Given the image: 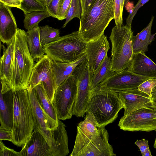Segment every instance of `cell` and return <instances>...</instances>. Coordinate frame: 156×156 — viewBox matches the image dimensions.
<instances>
[{
  "mask_svg": "<svg viewBox=\"0 0 156 156\" xmlns=\"http://www.w3.org/2000/svg\"><path fill=\"white\" fill-rule=\"evenodd\" d=\"M22 1V0H0V2L10 7H15L20 9Z\"/></svg>",
  "mask_w": 156,
  "mask_h": 156,
  "instance_id": "60d3db41",
  "label": "cell"
},
{
  "mask_svg": "<svg viewBox=\"0 0 156 156\" xmlns=\"http://www.w3.org/2000/svg\"><path fill=\"white\" fill-rule=\"evenodd\" d=\"M26 33L28 47L31 55L34 60L41 58L45 53L40 42L39 27L27 30Z\"/></svg>",
  "mask_w": 156,
  "mask_h": 156,
  "instance_id": "d4e9b609",
  "label": "cell"
},
{
  "mask_svg": "<svg viewBox=\"0 0 156 156\" xmlns=\"http://www.w3.org/2000/svg\"><path fill=\"white\" fill-rule=\"evenodd\" d=\"M13 91L14 115L12 143L17 146L23 147L34 129L33 111L27 90Z\"/></svg>",
  "mask_w": 156,
  "mask_h": 156,
  "instance_id": "277c9868",
  "label": "cell"
},
{
  "mask_svg": "<svg viewBox=\"0 0 156 156\" xmlns=\"http://www.w3.org/2000/svg\"><path fill=\"white\" fill-rule=\"evenodd\" d=\"M36 98L38 102L44 111L51 118L58 121L56 112L55 108L51 101L44 89L42 83L35 87Z\"/></svg>",
  "mask_w": 156,
  "mask_h": 156,
  "instance_id": "484cf974",
  "label": "cell"
},
{
  "mask_svg": "<svg viewBox=\"0 0 156 156\" xmlns=\"http://www.w3.org/2000/svg\"><path fill=\"white\" fill-rule=\"evenodd\" d=\"M62 0H52L46 7L50 16L57 18L59 5Z\"/></svg>",
  "mask_w": 156,
  "mask_h": 156,
  "instance_id": "8d00e7d4",
  "label": "cell"
},
{
  "mask_svg": "<svg viewBox=\"0 0 156 156\" xmlns=\"http://www.w3.org/2000/svg\"><path fill=\"white\" fill-rule=\"evenodd\" d=\"M98 135L88 136L77 127L73 151L70 156H115L112 146L108 142L109 134L105 127H99Z\"/></svg>",
  "mask_w": 156,
  "mask_h": 156,
  "instance_id": "52a82bcc",
  "label": "cell"
},
{
  "mask_svg": "<svg viewBox=\"0 0 156 156\" xmlns=\"http://www.w3.org/2000/svg\"><path fill=\"white\" fill-rule=\"evenodd\" d=\"M156 86V78L147 80L140 84L138 89L151 97V92L153 88Z\"/></svg>",
  "mask_w": 156,
  "mask_h": 156,
  "instance_id": "d6a6232c",
  "label": "cell"
},
{
  "mask_svg": "<svg viewBox=\"0 0 156 156\" xmlns=\"http://www.w3.org/2000/svg\"><path fill=\"white\" fill-rule=\"evenodd\" d=\"M156 34V33H155L153 35V36L154 37V36Z\"/></svg>",
  "mask_w": 156,
  "mask_h": 156,
  "instance_id": "bcb514c9",
  "label": "cell"
},
{
  "mask_svg": "<svg viewBox=\"0 0 156 156\" xmlns=\"http://www.w3.org/2000/svg\"><path fill=\"white\" fill-rule=\"evenodd\" d=\"M131 27L116 26L112 29L109 39L112 43L111 69L117 73L127 69L133 56Z\"/></svg>",
  "mask_w": 156,
  "mask_h": 156,
  "instance_id": "5b68a950",
  "label": "cell"
},
{
  "mask_svg": "<svg viewBox=\"0 0 156 156\" xmlns=\"http://www.w3.org/2000/svg\"><path fill=\"white\" fill-rule=\"evenodd\" d=\"M96 1V0H80L82 9L81 17L90 10Z\"/></svg>",
  "mask_w": 156,
  "mask_h": 156,
  "instance_id": "f35d334b",
  "label": "cell"
},
{
  "mask_svg": "<svg viewBox=\"0 0 156 156\" xmlns=\"http://www.w3.org/2000/svg\"><path fill=\"white\" fill-rule=\"evenodd\" d=\"M39 27L40 42L43 46L57 40L60 37L58 29L53 28L48 25Z\"/></svg>",
  "mask_w": 156,
  "mask_h": 156,
  "instance_id": "f1b7e54d",
  "label": "cell"
},
{
  "mask_svg": "<svg viewBox=\"0 0 156 156\" xmlns=\"http://www.w3.org/2000/svg\"><path fill=\"white\" fill-rule=\"evenodd\" d=\"M86 58L85 54L73 62L64 63L52 61L56 88L64 80L71 76L76 67Z\"/></svg>",
  "mask_w": 156,
  "mask_h": 156,
  "instance_id": "7402d4cb",
  "label": "cell"
},
{
  "mask_svg": "<svg viewBox=\"0 0 156 156\" xmlns=\"http://www.w3.org/2000/svg\"><path fill=\"white\" fill-rule=\"evenodd\" d=\"M118 126L124 131H156V107L153 105L123 115Z\"/></svg>",
  "mask_w": 156,
  "mask_h": 156,
  "instance_id": "30bf717a",
  "label": "cell"
},
{
  "mask_svg": "<svg viewBox=\"0 0 156 156\" xmlns=\"http://www.w3.org/2000/svg\"><path fill=\"white\" fill-rule=\"evenodd\" d=\"M27 90L33 111L34 129L44 136L50 147L51 131L57 127L58 121L49 116L40 105L36 98L35 87Z\"/></svg>",
  "mask_w": 156,
  "mask_h": 156,
  "instance_id": "7c38bea8",
  "label": "cell"
},
{
  "mask_svg": "<svg viewBox=\"0 0 156 156\" xmlns=\"http://www.w3.org/2000/svg\"><path fill=\"white\" fill-rule=\"evenodd\" d=\"M15 37L9 89L14 91L27 89L34 65L28 48L26 32L17 28Z\"/></svg>",
  "mask_w": 156,
  "mask_h": 156,
  "instance_id": "7a4b0ae2",
  "label": "cell"
},
{
  "mask_svg": "<svg viewBox=\"0 0 156 156\" xmlns=\"http://www.w3.org/2000/svg\"><path fill=\"white\" fill-rule=\"evenodd\" d=\"M114 0H96L90 10L81 16L78 30L81 39L87 43L95 41L103 34L114 19Z\"/></svg>",
  "mask_w": 156,
  "mask_h": 156,
  "instance_id": "6da1fadb",
  "label": "cell"
},
{
  "mask_svg": "<svg viewBox=\"0 0 156 156\" xmlns=\"http://www.w3.org/2000/svg\"><path fill=\"white\" fill-rule=\"evenodd\" d=\"M116 72L111 69V59L107 55L94 73L90 75V91L95 89Z\"/></svg>",
  "mask_w": 156,
  "mask_h": 156,
  "instance_id": "cb8c5ba5",
  "label": "cell"
},
{
  "mask_svg": "<svg viewBox=\"0 0 156 156\" xmlns=\"http://www.w3.org/2000/svg\"><path fill=\"white\" fill-rule=\"evenodd\" d=\"M122 108L117 92L98 86L91 92L86 112L92 114L98 128L105 127L115 120Z\"/></svg>",
  "mask_w": 156,
  "mask_h": 156,
  "instance_id": "3957f363",
  "label": "cell"
},
{
  "mask_svg": "<svg viewBox=\"0 0 156 156\" xmlns=\"http://www.w3.org/2000/svg\"><path fill=\"white\" fill-rule=\"evenodd\" d=\"M77 92L76 82L71 76L56 88L52 103L58 119L65 120L72 118Z\"/></svg>",
  "mask_w": 156,
  "mask_h": 156,
  "instance_id": "9c48e42d",
  "label": "cell"
},
{
  "mask_svg": "<svg viewBox=\"0 0 156 156\" xmlns=\"http://www.w3.org/2000/svg\"><path fill=\"white\" fill-rule=\"evenodd\" d=\"M10 8L0 2V39L7 45L14 37L18 28Z\"/></svg>",
  "mask_w": 156,
  "mask_h": 156,
  "instance_id": "e0dca14e",
  "label": "cell"
},
{
  "mask_svg": "<svg viewBox=\"0 0 156 156\" xmlns=\"http://www.w3.org/2000/svg\"><path fill=\"white\" fill-rule=\"evenodd\" d=\"M0 156H20V152L9 148L5 145L0 140Z\"/></svg>",
  "mask_w": 156,
  "mask_h": 156,
  "instance_id": "74e56055",
  "label": "cell"
},
{
  "mask_svg": "<svg viewBox=\"0 0 156 156\" xmlns=\"http://www.w3.org/2000/svg\"><path fill=\"white\" fill-rule=\"evenodd\" d=\"M125 0H114V14L115 26L121 27L123 23V11Z\"/></svg>",
  "mask_w": 156,
  "mask_h": 156,
  "instance_id": "1f68e13d",
  "label": "cell"
},
{
  "mask_svg": "<svg viewBox=\"0 0 156 156\" xmlns=\"http://www.w3.org/2000/svg\"><path fill=\"white\" fill-rule=\"evenodd\" d=\"M127 69L138 75L156 77V64L144 52L134 54Z\"/></svg>",
  "mask_w": 156,
  "mask_h": 156,
  "instance_id": "ffe728a7",
  "label": "cell"
},
{
  "mask_svg": "<svg viewBox=\"0 0 156 156\" xmlns=\"http://www.w3.org/2000/svg\"><path fill=\"white\" fill-rule=\"evenodd\" d=\"M117 92L123 106V115L140 109L153 106L151 97L138 88Z\"/></svg>",
  "mask_w": 156,
  "mask_h": 156,
  "instance_id": "9a60e30c",
  "label": "cell"
},
{
  "mask_svg": "<svg viewBox=\"0 0 156 156\" xmlns=\"http://www.w3.org/2000/svg\"><path fill=\"white\" fill-rule=\"evenodd\" d=\"M20 152V156H53L45 139L35 130Z\"/></svg>",
  "mask_w": 156,
  "mask_h": 156,
  "instance_id": "2e32d148",
  "label": "cell"
},
{
  "mask_svg": "<svg viewBox=\"0 0 156 156\" xmlns=\"http://www.w3.org/2000/svg\"><path fill=\"white\" fill-rule=\"evenodd\" d=\"M52 61L45 54L34 64L27 89H32L42 83L47 94L52 102L56 86Z\"/></svg>",
  "mask_w": 156,
  "mask_h": 156,
  "instance_id": "8fae6325",
  "label": "cell"
},
{
  "mask_svg": "<svg viewBox=\"0 0 156 156\" xmlns=\"http://www.w3.org/2000/svg\"><path fill=\"white\" fill-rule=\"evenodd\" d=\"M86 113L85 119L80 122L77 127L87 135L95 137L99 133V128L97 127L96 121L92 114L89 112Z\"/></svg>",
  "mask_w": 156,
  "mask_h": 156,
  "instance_id": "83f0119b",
  "label": "cell"
},
{
  "mask_svg": "<svg viewBox=\"0 0 156 156\" xmlns=\"http://www.w3.org/2000/svg\"><path fill=\"white\" fill-rule=\"evenodd\" d=\"M154 147L156 149V137L154 145Z\"/></svg>",
  "mask_w": 156,
  "mask_h": 156,
  "instance_id": "f6af8a7d",
  "label": "cell"
},
{
  "mask_svg": "<svg viewBox=\"0 0 156 156\" xmlns=\"http://www.w3.org/2000/svg\"><path fill=\"white\" fill-rule=\"evenodd\" d=\"M76 80L77 92L73 110V115L83 117L86 112L91 91L90 73L86 58L75 68L71 75Z\"/></svg>",
  "mask_w": 156,
  "mask_h": 156,
  "instance_id": "ba28073f",
  "label": "cell"
},
{
  "mask_svg": "<svg viewBox=\"0 0 156 156\" xmlns=\"http://www.w3.org/2000/svg\"><path fill=\"white\" fill-rule=\"evenodd\" d=\"M14 115L13 91L0 93V127L12 131Z\"/></svg>",
  "mask_w": 156,
  "mask_h": 156,
  "instance_id": "d6986e66",
  "label": "cell"
},
{
  "mask_svg": "<svg viewBox=\"0 0 156 156\" xmlns=\"http://www.w3.org/2000/svg\"><path fill=\"white\" fill-rule=\"evenodd\" d=\"M154 18L152 15L151 20L147 26L135 36H133L132 44L133 54L148 51V47L153 38L151 30Z\"/></svg>",
  "mask_w": 156,
  "mask_h": 156,
  "instance_id": "603a6c76",
  "label": "cell"
},
{
  "mask_svg": "<svg viewBox=\"0 0 156 156\" xmlns=\"http://www.w3.org/2000/svg\"><path fill=\"white\" fill-rule=\"evenodd\" d=\"M21 9L25 15L35 11H47L40 0H22Z\"/></svg>",
  "mask_w": 156,
  "mask_h": 156,
  "instance_id": "4dcf8cb0",
  "label": "cell"
},
{
  "mask_svg": "<svg viewBox=\"0 0 156 156\" xmlns=\"http://www.w3.org/2000/svg\"><path fill=\"white\" fill-rule=\"evenodd\" d=\"M154 78L156 77L138 75L126 69L115 73L98 86L118 92L137 88L146 80Z\"/></svg>",
  "mask_w": 156,
  "mask_h": 156,
  "instance_id": "4fadbf2b",
  "label": "cell"
},
{
  "mask_svg": "<svg viewBox=\"0 0 156 156\" xmlns=\"http://www.w3.org/2000/svg\"><path fill=\"white\" fill-rule=\"evenodd\" d=\"M50 16L47 11H35L27 14L23 20L24 27L27 30H31L38 26L41 20Z\"/></svg>",
  "mask_w": 156,
  "mask_h": 156,
  "instance_id": "4316f807",
  "label": "cell"
},
{
  "mask_svg": "<svg viewBox=\"0 0 156 156\" xmlns=\"http://www.w3.org/2000/svg\"><path fill=\"white\" fill-rule=\"evenodd\" d=\"M72 0H62L60 3L57 19L62 20L66 19L67 13Z\"/></svg>",
  "mask_w": 156,
  "mask_h": 156,
  "instance_id": "836d02e7",
  "label": "cell"
},
{
  "mask_svg": "<svg viewBox=\"0 0 156 156\" xmlns=\"http://www.w3.org/2000/svg\"><path fill=\"white\" fill-rule=\"evenodd\" d=\"M15 44V37L4 50L0 58V78L1 93H4L9 90V84L11 73L13 55Z\"/></svg>",
  "mask_w": 156,
  "mask_h": 156,
  "instance_id": "44dd1931",
  "label": "cell"
},
{
  "mask_svg": "<svg viewBox=\"0 0 156 156\" xmlns=\"http://www.w3.org/2000/svg\"><path fill=\"white\" fill-rule=\"evenodd\" d=\"M0 140H8L12 142L13 140L12 131L0 127Z\"/></svg>",
  "mask_w": 156,
  "mask_h": 156,
  "instance_id": "ab89813d",
  "label": "cell"
},
{
  "mask_svg": "<svg viewBox=\"0 0 156 156\" xmlns=\"http://www.w3.org/2000/svg\"><path fill=\"white\" fill-rule=\"evenodd\" d=\"M150 0H139L136 4L134 6L131 13L129 14L126 20V25L131 27L133 20L139 9Z\"/></svg>",
  "mask_w": 156,
  "mask_h": 156,
  "instance_id": "e575fe53",
  "label": "cell"
},
{
  "mask_svg": "<svg viewBox=\"0 0 156 156\" xmlns=\"http://www.w3.org/2000/svg\"><path fill=\"white\" fill-rule=\"evenodd\" d=\"M58 121L57 127L51 131L50 148L53 156H66L69 153L66 126L60 120Z\"/></svg>",
  "mask_w": 156,
  "mask_h": 156,
  "instance_id": "ac0fdd59",
  "label": "cell"
},
{
  "mask_svg": "<svg viewBox=\"0 0 156 156\" xmlns=\"http://www.w3.org/2000/svg\"><path fill=\"white\" fill-rule=\"evenodd\" d=\"M151 94L153 105L156 107V86L152 89Z\"/></svg>",
  "mask_w": 156,
  "mask_h": 156,
  "instance_id": "b9f144b4",
  "label": "cell"
},
{
  "mask_svg": "<svg viewBox=\"0 0 156 156\" xmlns=\"http://www.w3.org/2000/svg\"><path fill=\"white\" fill-rule=\"evenodd\" d=\"M86 43L79 36L78 31L62 37L43 46L44 53L53 61L67 63L84 55Z\"/></svg>",
  "mask_w": 156,
  "mask_h": 156,
  "instance_id": "8992f818",
  "label": "cell"
},
{
  "mask_svg": "<svg viewBox=\"0 0 156 156\" xmlns=\"http://www.w3.org/2000/svg\"><path fill=\"white\" fill-rule=\"evenodd\" d=\"M129 0H125L124 3V6L126 4L129 2Z\"/></svg>",
  "mask_w": 156,
  "mask_h": 156,
  "instance_id": "ee69618b",
  "label": "cell"
},
{
  "mask_svg": "<svg viewBox=\"0 0 156 156\" xmlns=\"http://www.w3.org/2000/svg\"><path fill=\"white\" fill-rule=\"evenodd\" d=\"M110 48L109 42L104 34L97 40L86 43L85 53L91 75L94 73L107 55Z\"/></svg>",
  "mask_w": 156,
  "mask_h": 156,
  "instance_id": "5bb4252c",
  "label": "cell"
},
{
  "mask_svg": "<svg viewBox=\"0 0 156 156\" xmlns=\"http://www.w3.org/2000/svg\"><path fill=\"white\" fill-rule=\"evenodd\" d=\"M82 13V9L80 0H72L67 13L66 21L62 27H65L68 23L75 18H77L80 20Z\"/></svg>",
  "mask_w": 156,
  "mask_h": 156,
  "instance_id": "f546056e",
  "label": "cell"
},
{
  "mask_svg": "<svg viewBox=\"0 0 156 156\" xmlns=\"http://www.w3.org/2000/svg\"><path fill=\"white\" fill-rule=\"evenodd\" d=\"M135 144L139 147L143 156H152L149 147L148 140L144 139L140 140H137Z\"/></svg>",
  "mask_w": 156,
  "mask_h": 156,
  "instance_id": "d590c367",
  "label": "cell"
},
{
  "mask_svg": "<svg viewBox=\"0 0 156 156\" xmlns=\"http://www.w3.org/2000/svg\"><path fill=\"white\" fill-rule=\"evenodd\" d=\"M40 1L47 7L52 0H40Z\"/></svg>",
  "mask_w": 156,
  "mask_h": 156,
  "instance_id": "7bdbcfd3",
  "label": "cell"
}]
</instances>
